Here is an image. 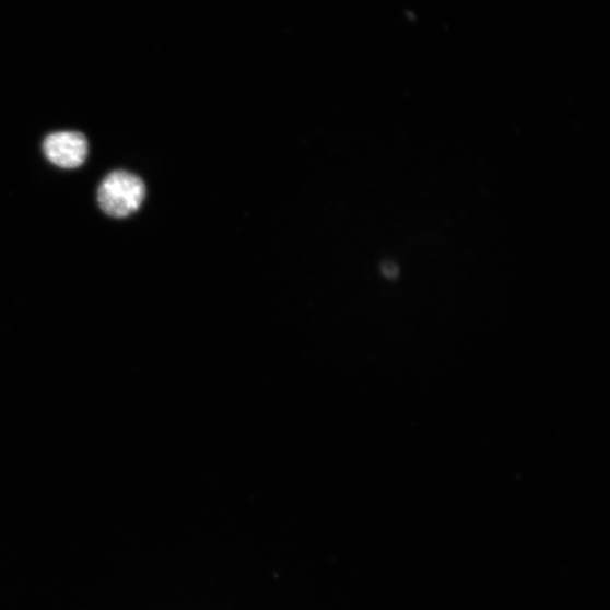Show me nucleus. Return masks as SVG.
Segmentation results:
<instances>
[{"instance_id": "1", "label": "nucleus", "mask_w": 610, "mask_h": 610, "mask_svg": "<svg viewBox=\"0 0 610 610\" xmlns=\"http://www.w3.org/2000/svg\"><path fill=\"white\" fill-rule=\"evenodd\" d=\"M146 196L144 181L127 172H115L99 185L97 201L102 211L115 219L138 212Z\"/></svg>"}, {"instance_id": "3", "label": "nucleus", "mask_w": 610, "mask_h": 610, "mask_svg": "<svg viewBox=\"0 0 610 610\" xmlns=\"http://www.w3.org/2000/svg\"><path fill=\"white\" fill-rule=\"evenodd\" d=\"M382 273L388 280H395L399 275V268L392 261H385L382 265Z\"/></svg>"}, {"instance_id": "2", "label": "nucleus", "mask_w": 610, "mask_h": 610, "mask_svg": "<svg viewBox=\"0 0 610 610\" xmlns=\"http://www.w3.org/2000/svg\"><path fill=\"white\" fill-rule=\"evenodd\" d=\"M44 153L55 165L75 168L84 164L89 145L85 136L78 131H59L47 136Z\"/></svg>"}]
</instances>
